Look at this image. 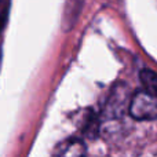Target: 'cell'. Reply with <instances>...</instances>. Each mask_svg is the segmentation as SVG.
Masks as SVG:
<instances>
[{
  "instance_id": "1",
  "label": "cell",
  "mask_w": 157,
  "mask_h": 157,
  "mask_svg": "<svg viewBox=\"0 0 157 157\" xmlns=\"http://www.w3.org/2000/svg\"><path fill=\"white\" fill-rule=\"evenodd\" d=\"M128 112L135 120L157 119V98L146 91H138L130 99Z\"/></svg>"
},
{
  "instance_id": "2",
  "label": "cell",
  "mask_w": 157,
  "mask_h": 157,
  "mask_svg": "<svg viewBox=\"0 0 157 157\" xmlns=\"http://www.w3.org/2000/svg\"><path fill=\"white\" fill-rule=\"evenodd\" d=\"M87 149L83 141L71 138L61 142L54 150L52 157H86Z\"/></svg>"
},
{
  "instance_id": "3",
  "label": "cell",
  "mask_w": 157,
  "mask_h": 157,
  "mask_svg": "<svg viewBox=\"0 0 157 157\" xmlns=\"http://www.w3.org/2000/svg\"><path fill=\"white\" fill-rule=\"evenodd\" d=\"M84 0H66L65 10H63V18H62V28L68 32L73 28L76 24L78 15H80L81 7H83Z\"/></svg>"
},
{
  "instance_id": "4",
  "label": "cell",
  "mask_w": 157,
  "mask_h": 157,
  "mask_svg": "<svg viewBox=\"0 0 157 157\" xmlns=\"http://www.w3.org/2000/svg\"><path fill=\"white\" fill-rule=\"evenodd\" d=\"M139 78L144 86V91L157 98V75L150 69H144L139 73Z\"/></svg>"
},
{
  "instance_id": "5",
  "label": "cell",
  "mask_w": 157,
  "mask_h": 157,
  "mask_svg": "<svg viewBox=\"0 0 157 157\" xmlns=\"http://www.w3.org/2000/svg\"><path fill=\"white\" fill-rule=\"evenodd\" d=\"M6 19H7V6L4 3H0V32L6 24Z\"/></svg>"
}]
</instances>
